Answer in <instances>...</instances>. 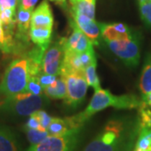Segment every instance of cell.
Listing matches in <instances>:
<instances>
[{
  "label": "cell",
  "instance_id": "4dcf8cb0",
  "mask_svg": "<svg viewBox=\"0 0 151 151\" xmlns=\"http://www.w3.org/2000/svg\"><path fill=\"white\" fill-rule=\"evenodd\" d=\"M17 4L18 0H0V11L7 9L16 10Z\"/></svg>",
  "mask_w": 151,
  "mask_h": 151
},
{
  "label": "cell",
  "instance_id": "8992f818",
  "mask_svg": "<svg viewBox=\"0 0 151 151\" xmlns=\"http://www.w3.org/2000/svg\"><path fill=\"white\" fill-rule=\"evenodd\" d=\"M81 128L71 129L60 136H48L37 145H30L25 151H76L81 139Z\"/></svg>",
  "mask_w": 151,
  "mask_h": 151
},
{
  "label": "cell",
  "instance_id": "ffe728a7",
  "mask_svg": "<svg viewBox=\"0 0 151 151\" xmlns=\"http://www.w3.org/2000/svg\"><path fill=\"white\" fill-rule=\"evenodd\" d=\"M139 90L142 95L151 92V54L146 56L139 81Z\"/></svg>",
  "mask_w": 151,
  "mask_h": 151
},
{
  "label": "cell",
  "instance_id": "3957f363",
  "mask_svg": "<svg viewBox=\"0 0 151 151\" xmlns=\"http://www.w3.org/2000/svg\"><path fill=\"white\" fill-rule=\"evenodd\" d=\"M29 76L27 57L14 60L6 69L0 84V92L6 98L25 92Z\"/></svg>",
  "mask_w": 151,
  "mask_h": 151
},
{
  "label": "cell",
  "instance_id": "5b68a950",
  "mask_svg": "<svg viewBox=\"0 0 151 151\" xmlns=\"http://www.w3.org/2000/svg\"><path fill=\"white\" fill-rule=\"evenodd\" d=\"M108 48L124 64L130 67L137 66L140 59V37L134 32L130 37L106 41Z\"/></svg>",
  "mask_w": 151,
  "mask_h": 151
},
{
  "label": "cell",
  "instance_id": "ba28073f",
  "mask_svg": "<svg viewBox=\"0 0 151 151\" xmlns=\"http://www.w3.org/2000/svg\"><path fill=\"white\" fill-rule=\"evenodd\" d=\"M64 45L65 38H61L49 45L47 50L45 53L42 62L43 72L50 75H60V69L65 52Z\"/></svg>",
  "mask_w": 151,
  "mask_h": 151
},
{
  "label": "cell",
  "instance_id": "2e32d148",
  "mask_svg": "<svg viewBox=\"0 0 151 151\" xmlns=\"http://www.w3.org/2000/svg\"><path fill=\"white\" fill-rule=\"evenodd\" d=\"M70 4L71 14H81L95 19L96 0H76Z\"/></svg>",
  "mask_w": 151,
  "mask_h": 151
},
{
  "label": "cell",
  "instance_id": "5bb4252c",
  "mask_svg": "<svg viewBox=\"0 0 151 151\" xmlns=\"http://www.w3.org/2000/svg\"><path fill=\"white\" fill-rule=\"evenodd\" d=\"M33 11L34 10L31 9H23L18 8L16 13V24L18 30L17 36H19V38L24 40H26L27 35L29 33Z\"/></svg>",
  "mask_w": 151,
  "mask_h": 151
},
{
  "label": "cell",
  "instance_id": "d4e9b609",
  "mask_svg": "<svg viewBox=\"0 0 151 151\" xmlns=\"http://www.w3.org/2000/svg\"><path fill=\"white\" fill-rule=\"evenodd\" d=\"M25 92H29L34 95L43 94L44 89L40 83L38 76H29Z\"/></svg>",
  "mask_w": 151,
  "mask_h": 151
},
{
  "label": "cell",
  "instance_id": "9c48e42d",
  "mask_svg": "<svg viewBox=\"0 0 151 151\" xmlns=\"http://www.w3.org/2000/svg\"><path fill=\"white\" fill-rule=\"evenodd\" d=\"M94 60H97V58L93 49L82 53L65 50L60 73L68 71H84Z\"/></svg>",
  "mask_w": 151,
  "mask_h": 151
},
{
  "label": "cell",
  "instance_id": "f546056e",
  "mask_svg": "<svg viewBox=\"0 0 151 151\" xmlns=\"http://www.w3.org/2000/svg\"><path fill=\"white\" fill-rule=\"evenodd\" d=\"M37 3L38 0H18V8L34 10V8Z\"/></svg>",
  "mask_w": 151,
  "mask_h": 151
},
{
  "label": "cell",
  "instance_id": "e575fe53",
  "mask_svg": "<svg viewBox=\"0 0 151 151\" xmlns=\"http://www.w3.org/2000/svg\"><path fill=\"white\" fill-rule=\"evenodd\" d=\"M70 1V4H72V3H74L75 1H76V0H69Z\"/></svg>",
  "mask_w": 151,
  "mask_h": 151
},
{
  "label": "cell",
  "instance_id": "277c9868",
  "mask_svg": "<svg viewBox=\"0 0 151 151\" xmlns=\"http://www.w3.org/2000/svg\"><path fill=\"white\" fill-rule=\"evenodd\" d=\"M49 103V97L43 93L34 95L29 92H22L14 97L6 98L4 108L19 116H29L37 111L42 110Z\"/></svg>",
  "mask_w": 151,
  "mask_h": 151
},
{
  "label": "cell",
  "instance_id": "d6986e66",
  "mask_svg": "<svg viewBox=\"0 0 151 151\" xmlns=\"http://www.w3.org/2000/svg\"><path fill=\"white\" fill-rule=\"evenodd\" d=\"M139 134L134 149L151 150V124L139 123Z\"/></svg>",
  "mask_w": 151,
  "mask_h": 151
},
{
  "label": "cell",
  "instance_id": "6da1fadb",
  "mask_svg": "<svg viewBox=\"0 0 151 151\" xmlns=\"http://www.w3.org/2000/svg\"><path fill=\"white\" fill-rule=\"evenodd\" d=\"M139 127V118L110 119L81 151H133Z\"/></svg>",
  "mask_w": 151,
  "mask_h": 151
},
{
  "label": "cell",
  "instance_id": "cb8c5ba5",
  "mask_svg": "<svg viewBox=\"0 0 151 151\" xmlns=\"http://www.w3.org/2000/svg\"><path fill=\"white\" fill-rule=\"evenodd\" d=\"M139 11L143 22L146 26L151 28V1L139 0Z\"/></svg>",
  "mask_w": 151,
  "mask_h": 151
},
{
  "label": "cell",
  "instance_id": "9a60e30c",
  "mask_svg": "<svg viewBox=\"0 0 151 151\" xmlns=\"http://www.w3.org/2000/svg\"><path fill=\"white\" fill-rule=\"evenodd\" d=\"M0 151H20L16 137L8 127L0 124Z\"/></svg>",
  "mask_w": 151,
  "mask_h": 151
},
{
  "label": "cell",
  "instance_id": "e0dca14e",
  "mask_svg": "<svg viewBox=\"0 0 151 151\" xmlns=\"http://www.w3.org/2000/svg\"><path fill=\"white\" fill-rule=\"evenodd\" d=\"M67 87L65 79L60 76L53 84L44 88V93L52 99H65L66 97Z\"/></svg>",
  "mask_w": 151,
  "mask_h": 151
},
{
  "label": "cell",
  "instance_id": "603a6c76",
  "mask_svg": "<svg viewBox=\"0 0 151 151\" xmlns=\"http://www.w3.org/2000/svg\"><path fill=\"white\" fill-rule=\"evenodd\" d=\"M24 131L28 140L30 143L31 145H37L39 143L45 140L48 136H50L47 130L30 129L24 128Z\"/></svg>",
  "mask_w": 151,
  "mask_h": 151
},
{
  "label": "cell",
  "instance_id": "7c38bea8",
  "mask_svg": "<svg viewBox=\"0 0 151 151\" xmlns=\"http://www.w3.org/2000/svg\"><path fill=\"white\" fill-rule=\"evenodd\" d=\"M76 24L86 35L93 45H98L99 37L101 35L100 24L95 19H90L85 15L71 14Z\"/></svg>",
  "mask_w": 151,
  "mask_h": 151
},
{
  "label": "cell",
  "instance_id": "7a4b0ae2",
  "mask_svg": "<svg viewBox=\"0 0 151 151\" xmlns=\"http://www.w3.org/2000/svg\"><path fill=\"white\" fill-rule=\"evenodd\" d=\"M141 104L142 100L135 95L124 94L117 96L112 94L109 90L99 88L95 90L93 97L83 112L65 118V120L70 129L81 128L93 115L105 108L113 107L117 109H134L139 108Z\"/></svg>",
  "mask_w": 151,
  "mask_h": 151
},
{
  "label": "cell",
  "instance_id": "836d02e7",
  "mask_svg": "<svg viewBox=\"0 0 151 151\" xmlns=\"http://www.w3.org/2000/svg\"><path fill=\"white\" fill-rule=\"evenodd\" d=\"M133 151H151V150H138V149H134Z\"/></svg>",
  "mask_w": 151,
  "mask_h": 151
},
{
  "label": "cell",
  "instance_id": "7402d4cb",
  "mask_svg": "<svg viewBox=\"0 0 151 151\" xmlns=\"http://www.w3.org/2000/svg\"><path fill=\"white\" fill-rule=\"evenodd\" d=\"M84 72L88 86L93 87L95 90L101 88L100 81L97 74V60H94L88 65L85 69Z\"/></svg>",
  "mask_w": 151,
  "mask_h": 151
},
{
  "label": "cell",
  "instance_id": "4fadbf2b",
  "mask_svg": "<svg viewBox=\"0 0 151 151\" xmlns=\"http://www.w3.org/2000/svg\"><path fill=\"white\" fill-rule=\"evenodd\" d=\"M53 24H54V18L50 6L47 0H44L36 8V9L33 11L31 21H30V27L52 29Z\"/></svg>",
  "mask_w": 151,
  "mask_h": 151
},
{
  "label": "cell",
  "instance_id": "30bf717a",
  "mask_svg": "<svg viewBox=\"0 0 151 151\" xmlns=\"http://www.w3.org/2000/svg\"><path fill=\"white\" fill-rule=\"evenodd\" d=\"M70 25L72 27L73 31L68 39L65 38L64 50H72L78 53H82L92 50L93 44L92 43V41L78 28L74 20L70 21Z\"/></svg>",
  "mask_w": 151,
  "mask_h": 151
},
{
  "label": "cell",
  "instance_id": "d6a6232c",
  "mask_svg": "<svg viewBox=\"0 0 151 151\" xmlns=\"http://www.w3.org/2000/svg\"><path fill=\"white\" fill-rule=\"evenodd\" d=\"M52 2H55L56 4L61 6V7H65L66 6V0H50Z\"/></svg>",
  "mask_w": 151,
  "mask_h": 151
},
{
  "label": "cell",
  "instance_id": "83f0119b",
  "mask_svg": "<svg viewBox=\"0 0 151 151\" xmlns=\"http://www.w3.org/2000/svg\"><path fill=\"white\" fill-rule=\"evenodd\" d=\"M11 47L9 44L7 40V38L5 36V33H4V29L3 27V24L0 20V49L5 52V53H9L11 51Z\"/></svg>",
  "mask_w": 151,
  "mask_h": 151
},
{
  "label": "cell",
  "instance_id": "52a82bcc",
  "mask_svg": "<svg viewBox=\"0 0 151 151\" xmlns=\"http://www.w3.org/2000/svg\"><path fill=\"white\" fill-rule=\"evenodd\" d=\"M65 79L67 87L65 103L71 108H76L81 104L86 97L88 84L84 71H68L60 73Z\"/></svg>",
  "mask_w": 151,
  "mask_h": 151
},
{
  "label": "cell",
  "instance_id": "484cf974",
  "mask_svg": "<svg viewBox=\"0 0 151 151\" xmlns=\"http://www.w3.org/2000/svg\"><path fill=\"white\" fill-rule=\"evenodd\" d=\"M59 76H55V75H50L47 73H45V72H41L40 75L38 76V78H39V81L41 86L43 87V89L46 86H50L51 84H53L55 81H56V79L58 78Z\"/></svg>",
  "mask_w": 151,
  "mask_h": 151
},
{
  "label": "cell",
  "instance_id": "ac0fdd59",
  "mask_svg": "<svg viewBox=\"0 0 151 151\" xmlns=\"http://www.w3.org/2000/svg\"><path fill=\"white\" fill-rule=\"evenodd\" d=\"M29 35L33 43L36 45H50L52 35V29L30 27Z\"/></svg>",
  "mask_w": 151,
  "mask_h": 151
},
{
  "label": "cell",
  "instance_id": "f1b7e54d",
  "mask_svg": "<svg viewBox=\"0 0 151 151\" xmlns=\"http://www.w3.org/2000/svg\"><path fill=\"white\" fill-rule=\"evenodd\" d=\"M24 128L30 129H40V130H45L44 129L41 127L40 120L38 119V117L35 115V113H32L31 115H29V118L27 120Z\"/></svg>",
  "mask_w": 151,
  "mask_h": 151
},
{
  "label": "cell",
  "instance_id": "d590c367",
  "mask_svg": "<svg viewBox=\"0 0 151 151\" xmlns=\"http://www.w3.org/2000/svg\"><path fill=\"white\" fill-rule=\"evenodd\" d=\"M148 1H151V0H148Z\"/></svg>",
  "mask_w": 151,
  "mask_h": 151
},
{
  "label": "cell",
  "instance_id": "44dd1931",
  "mask_svg": "<svg viewBox=\"0 0 151 151\" xmlns=\"http://www.w3.org/2000/svg\"><path fill=\"white\" fill-rule=\"evenodd\" d=\"M70 129H71L65 119L53 118L46 130L50 136H60L66 134Z\"/></svg>",
  "mask_w": 151,
  "mask_h": 151
},
{
  "label": "cell",
  "instance_id": "4316f807",
  "mask_svg": "<svg viewBox=\"0 0 151 151\" xmlns=\"http://www.w3.org/2000/svg\"><path fill=\"white\" fill-rule=\"evenodd\" d=\"M35 115L38 117V119L40 120V123L41 127L43 128L44 129H47V128L49 127V125L50 124L51 120L53 119V117L50 116L48 113L46 112H45L44 110H40L35 112Z\"/></svg>",
  "mask_w": 151,
  "mask_h": 151
},
{
  "label": "cell",
  "instance_id": "8fae6325",
  "mask_svg": "<svg viewBox=\"0 0 151 151\" xmlns=\"http://www.w3.org/2000/svg\"><path fill=\"white\" fill-rule=\"evenodd\" d=\"M100 29L101 35L103 36L105 42L129 38L134 34L133 29L123 23L100 24Z\"/></svg>",
  "mask_w": 151,
  "mask_h": 151
},
{
  "label": "cell",
  "instance_id": "1f68e13d",
  "mask_svg": "<svg viewBox=\"0 0 151 151\" xmlns=\"http://www.w3.org/2000/svg\"><path fill=\"white\" fill-rule=\"evenodd\" d=\"M142 102L144 103H145L146 105L151 109V92L145 94V95H142V98H141Z\"/></svg>",
  "mask_w": 151,
  "mask_h": 151
}]
</instances>
